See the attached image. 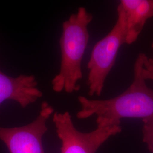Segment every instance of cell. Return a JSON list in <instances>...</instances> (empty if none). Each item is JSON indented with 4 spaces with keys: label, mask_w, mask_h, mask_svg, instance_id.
Returning a JSON list of instances; mask_svg holds the SVG:
<instances>
[{
    "label": "cell",
    "mask_w": 153,
    "mask_h": 153,
    "mask_svg": "<svg viewBox=\"0 0 153 153\" xmlns=\"http://www.w3.org/2000/svg\"><path fill=\"white\" fill-rule=\"evenodd\" d=\"M146 55L140 53L137 56L133 82L120 95L104 100L79 96L81 109L76 117L86 119L95 115L98 128L120 125L124 118L141 119L143 123H153V89L148 86L142 72Z\"/></svg>",
    "instance_id": "1"
},
{
    "label": "cell",
    "mask_w": 153,
    "mask_h": 153,
    "mask_svg": "<svg viewBox=\"0 0 153 153\" xmlns=\"http://www.w3.org/2000/svg\"><path fill=\"white\" fill-rule=\"evenodd\" d=\"M93 16L84 7H79L62 23L60 39V68L52 80V88L56 93L65 91L71 94L80 90L78 84L83 77L82 62L90 39L88 26Z\"/></svg>",
    "instance_id": "2"
},
{
    "label": "cell",
    "mask_w": 153,
    "mask_h": 153,
    "mask_svg": "<svg viewBox=\"0 0 153 153\" xmlns=\"http://www.w3.org/2000/svg\"><path fill=\"white\" fill-rule=\"evenodd\" d=\"M117 18L114 26L93 48L88 64V95L100 96L105 81L114 66L121 47L126 44V17L120 6L117 7Z\"/></svg>",
    "instance_id": "3"
},
{
    "label": "cell",
    "mask_w": 153,
    "mask_h": 153,
    "mask_svg": "<svg viewBox=\"0 0 153 153\" xmlns=\"http://www.w3.org/2000/svg\"><path fill=\"white\" fill-rule=\"evenodd\" d=\"M57 136L61 142V153H96L110 137L120 133V125L97 128L88 133L79 131L69 112L53 115Z\"/></svg>",
    "instance_id": "4"
},
{
    "label": "cell",
    "mask_w": 153,
    "mask_h": 153,
    "mask_svg": "<svg viewBox=\"0 0 153 153\" xmlns=\"http://www.w3.org/2000/svg\"><path fill=\"white\" fill-rule=\"evenodd\" d=\"M54 109L44 101L37 117L25 126L12 128L0 126V140L10 153H45L42 138L48 131L47 121Z\"/></svg>",
    "instance_id": "5"
},
{
    "label": "cell",
    "mask_w": 153,
    "mask_h": 153,
    "mask_svg": "<svg viewBox=\"0 0 153 153\" xmlns=\"http://www.w3.org/2000/svg\"><path fill=\"white\" fill-rule=\"evenodd\" d=\"M43 96L33 75L9 76L0 70V106L6 100L16 102L22 108L35 103Z\"/></svg>",
    "instance_id": "6"
},
{
    "label": "cell",
    "mask_w": 153,
    "mask_h": 153,
    "mask_svg": "<svg viewBox=\"0 0 153 153\" xmlns=\"http://www.w3.org/2000/svg\"><path fill=\"white\" fill-rule=\"evenodd\" d=\"M119 5L126 17V44H133L148 19L153 17V0H122Z\"/></svg>",
    "instance_id": "7"
},
{
    "label": "cell",
    "mask_w": 153,
    "mask_h": 153,
    "mask_svg": "<svg viewBox=\"0 0 153 153\" xmlns=\"http://www.w3.org/2000/svg\"><path fill=\"white\" fill-rule=\"evenodd\" d=\"M142 132L143 142L150 153H153V123H143Z\"/></svg>",
    "instance_id": "8"
},
{
    "label": "cell",
    "mask_w": 153,
    "mask_h": 153,
    "mask_svg": "<svg viewBox=\"0 0 153 153\" xmlns=\"http://www.w3.org/2000/svg\"><path fill=\"white\" fill-rule=\"evenodd\" d=\"M142 74L145 79L153 81V63L151 58H149L146 55L142 66Z\"/></svg>",
    "instance_id": "9"
},
{
    "label": "cell",
    "mask_w": 153,
    "mask_h": 153,
    "mask_svg": "<svg viewBox=\"0 0 153 153\" xmlns=\"http://www.w3.org/2000/svg\"><path fill=\"white\" fill-rule=\"evenodd\" d=\"M152 48H153V43H152ZM151 60H152V61L153 62V59H152V58H151Z\"/></svg>",
    "instance_id": "10"
}]
</instances>
